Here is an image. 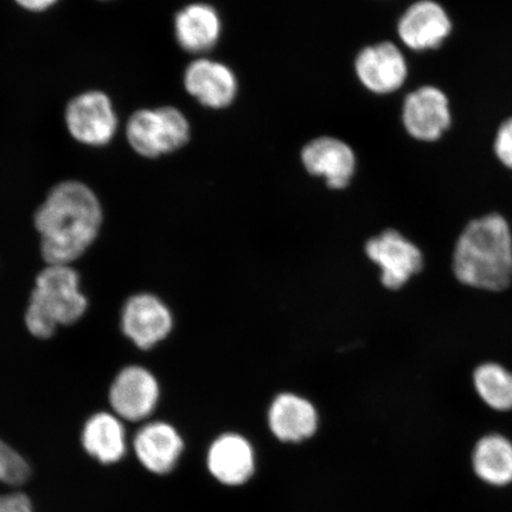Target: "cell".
<instances>
[{"label": "cell", "instance_id": "obj_1", "mask_svg": "<svg viewBox=\"0 0 512 512\" xmlns=\"http://www.w3.org/2000/svg\"><path fill=\"white\" fill-rule=\"evenodd\" d=\"M101 222V204L91 188L78 181L57 184L35 215L44 260L68 265L79 259L98 236Z\"/></svg>", "mask_w": 512, "mask_h": 512}, {"label": "cell", "instance_id": "obj_2", "mask_svg": "<svg viewBox=\"0 0 512 512\" xmlns=\"http://www.w3.org/2000/svg\"><path fill=\"white\" fill-rule=\"evenodd\" d=\"M453 271L460 283L480 291L501 292L512 280V234L503 216L471 221L459 235Z\"/></svg>", "mask_w": 512, "mask_h": 512}, {"label": "cell", "instance_id": "obj_3", "mask_svg": "<svg viewBox=\"0 0 512 512\" xmlns=\"http://www.w3.org/2000/svg\"><path fill=\"white\" fill-rule=\"evenodd\" d=\"M79 274L68 265H49L38 274L25 323L32 335L49 338L57 325L79 320L87 309V299L79 290Z\"/></svg>", "mask_w": 512, "mask_h": 512}, {"label": "cell", "instance_id": "obj_4", "mask_svg": "<svg viewBox=\"0 0 512 512\" xmlns=\"http://www.w3.org/2000/svg\"><path fill=\"white\" fill-rule=\"evenodd\" d=\"M128 144L139 156L155 159L170 155L189 142L190 124L176 107L134 112L126 125Z\"/></svg>", "mask_w": 512, "mask_h": 512}, {"label": "cell", "instance_id": "obj_5", "mask_svg": "<svg viewBox=\"0 0 512 512\" xmlns=\"http://www.w3.org/2000/svg\"><path fill=\"white\" fill-rule=\"evenodd\" d=\"M64 119L70 136L92 147L110 144L119 125L110 96L100 91L76 95L69 101Z\"/></svg>", "mask_w": 512, "mask_h": 512}, {"label": "cell", "instance_id": "obj_6", "mask_svg": "<svg viewBox=\"0 0 512 512\" xmlns=\"http://www.w3.org/2000/svg\"><path fill=\"white\" fill-rule=\"evenodd\" d=\"M366 252L381 268V281L389 290H399L424 267L418 246L396 230H387L368 241Z\"/></svg>", "mask_w": 512, "mask_h": 512}, {"label": "cell", "instance_id": "obj_7", "mask_svg": "<svg viewBox=\"0 0 512 512\" xmlns=\"http://www.w3.org/2000/svg\"><path fill=\"white\" fill-rule=\"evenodd\" d=\"M402 121L416 140L435 142L451 126L450 102L439 88L421 87L403 102Z\"/></svg>", "mask_w": 512, "mask_h": 512}, {"label": "cell", "instance_id": "obj_8", "mask_svg": "<svg viewBox=\"0 0 512 512\" xmlns=\"http://www.w3.org/2000/svg\"><path fill=\"white\" fill-rule=\"evenodd\" d=\"M355 70L362 85L375 94L398 91L408 75L405 56L390 42L363 49L357 56Z\"/></svg>", "mask_w": 512, "mask_h": 512}, {"label": "cell", "instance_id": "obj_9", "mask_svg": "<svg viewBox=\"0 0 512 512\" xmlns=\"http://www.w3.org/2000/svg\"><path fill=\"white\" fill-rule=\"evenodd\" d=\"M451 31V18L443 6L433 0H420L409 6L398 27L401 41L415 51L439 48Z\"/></svg>", "mask_w": 512, "mask_h": 512}, {"label": "cell", "instance_id": "obj_10", "mask_svg": "<svg viewBox=\"0 0 512 512\" xmlns=\"http://www.w3.org/2000/svg\"><path fill=\"white\" fill-rule=\"evenodd\" d=\"M184 87L201 105L221 110L238 94V80L233 70L220 62L198 59L184 73Z\"/></svg>", "mask_w": 512, "mask_h": 512}, {"label": "cell", "instance_id": "obj_11", "mask_svg": "<svg viewBox=\"0 0 512 512\" xmlns=\"http://www.w3.org/2000/svg\"><path fill=\"white\" fill-rule=\"evenodd\" d=\"M158 383L149 371L140 367L125 368L114 380L110 401L115 412L128 421L147 418L157 405Z\"/></svg>", "mask_w": 512, "mask_h": 512}, {"label": "cell", "instance_id": "obj_12", "mask_svg": "<svg viewBox=\"0 0 512 512\" xmlns=\"http://www.w3.org/2000/svg\"><path fill=\"white\" fill-rule=\"evenodd\" d=\"M171 313L152 294H138L126 303L123 311L125 335L140 349H150L170 334Z\"/></svg>", "mask_w": 512, "mask_h": 512}, {"label": "cell", "instance_id": "obj_13", "mask_svg": "<svg viewBox=\"0 0 512 512\" xmlns=\"http://www.w3.org/2000/svg\"><path fill=\"white\" fill-rule=\"evenodd\" d=\"M303 164L313 176L324 177L331 189L348 187L355 174L354 151L342 140L320 137L312 140L302 152Z\"/></svg>", "mask_w": 512, "mask_h": 512}, {"label": "cell", "instance_id": "obj_14", "mask_svg": "<svg viewBox=\"0 0 512 512\" xmlns=\"http://www.w3.org/2000/svg\"><path fill=\"white\" fill-rule=\"evenodd\" d=\"M221 18L213 6L195 3L175 17V36L182 49L191 54L213 49L221 36Z\"/></svg>", "mask_w": 512, "mask_h": 512}, {"label": "cell", "instance_id": "obj_15", "mask_svg": "<svg viewBox=\"0 0 512 512\" xmlns=\"http://www.w3.org/2000/svg\"><path fill=\"white\" fill-rule=\"evenodd\" d=\"M208 467L223 484L246 483L254 472L253 448L241 435L224 434L210 447Z\"/></svg>", "mask_w": 512, "mask_h": 512}, {"label": "cell", "instance_id": "obj_16", "mask_svg": "<svg viewBox=\"0 0 512 512\" xmlns=\"http://www.w3.org/2000/svg\"><path fill=\"white\" fill-rule=\"evenodd\" d=\"M183 446V440L175 428L164 422L146 425L134 440L140 463L157 475H165L174 469Z\"/></svg>", "mask_w": 512, "mask_h": 512}, {"label": "cell", "instance_id": "obj_17", "mask_svg": "<svg viewBox=\"0 0 512 512\" xmlns=\"http://www.w3.org/2000/svg\"><path fill=\"white\" fill-rule=\"evenodd\" d=\"M268 422L279 440L298 443L317 430L318 415L312 403L294 394H281L274 399Z\"/></svg>", "mask_w": 512, "mask_h": 512}, {"label": "cell", "instance_id": "obj_18", "mask_svg": "<svg viewBox=\"0 0 512 512\" xmlns=\"http://www.w3.org/2000/svg\"><path fill=\"white\" fill-rule=\"evenodd\" d=\"M472 469L483 483L495 488L512 484V441L502 434L484 435L473 448Z\"/></svg>", "mask_w": 512, "mask_h": 512}, {"label": "cell", "instance_id": "obj_19", "mask_svg": "<svg viewBox=\"0 0 512 512\" xmlns=\"http://www.w3.org/2000/svg\"><path fill=\"white\" fill-rule=\"evenodd\" d=\"M82 444L100 463H117L126 451L124 427L111 414H96L87 421L82 434Z\"/></svg>", "mask_w": 512, "mask_h": 512}, {"label": "cell", "instance_id": "obj_20", "mask_svg": "<svg viewBox=\"0 0 512 512\" xmlns=\"http://www.w3.org/2000/svg\"><path fill=\"white\" fill-rule=\"evenodd\" d=\"M473 386L486 406L497 412L512 411V371L495 362L480 364Z\"/></svg>", "mask_w": 512, "mask_h": 512}, {"label": "cell", "instance_id": "obj_21", "mask_svg": "<svg viewBox=\"0 0 512 512\" xmlns=\"http://www.w3.org/2000/svg\"><path fill=\"white\" fill-rule=\"evenodd\" d=\"M30 476L25 460L0 440V482L12 485L22 484Z\"/></svg>", "mask_w": 512, "mask_h": 512}, {"label": "cell", "instance_id": "obj_22", "mask_svg": "<svg viewBox=\"0 0 512 512\" xmlns=\"http://www.w3.org/2000/svg\"><path fill=\"white\" fill-rule=\"evenodd\" d=\"M494 147L499 162L512 169V117L499 126Z\"/></svg>", "mask_w": 512, "mask_h": 512}, {"label": "cell", "instance_id": "obj_23", "mask_svg": "<svg viewBox=\"0 0 512 512\" xmlns=\"http://www.w3.org/2000/svg\"><path fill=\"white\" fill-rule=\"evenodd\" d=\"M0 512H34L30 499L22 494L0 496Z\"/></svg>", "mask_w": 512, "mask_h": 512}, {"label": "cell", "instance_id": "obj_24", "mask_svg": "<svg viewBox=\"0 0 512 512\" xmlns=\"http://www.w3.org/2000/svg\"><path fill=\"white\" fill-rule=\"evenodd\" d=\"M15 2L24 10L31 12H43L53 8L59 0H15Z\"/></svg>", "mask_w": 512, "mask_h": 512}]
</instances>
